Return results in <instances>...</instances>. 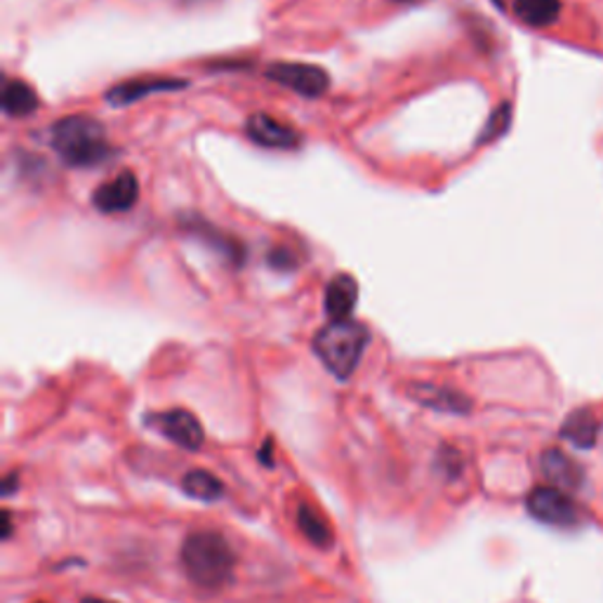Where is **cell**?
Returning <instances> with one entry per match:
<instances>
[{
  "label": "cell",
  "instance_id": "obj_26",
  "mask_svg": "<svg viewBox=\"0 0 603 603\" xmlns=\"http://www.w3.org/2000/svg\"><path fill=\"white\" fill-rule=\"evenodd\" d=\"M401 3H413V0H401Z\"/></svg>",
  "mask_w": 603,
  "mask_h": 603
},
{
  "label": "cell",
  "instance_id": "obj_20",
  "mask_svg": "<svg viewBox=\"0 0 603 603\" xmlns=\"http://www.w3.org/2000/svg\"><path fill=\"white\" fill-rule=\"evenodd\" d=\"M269 265L279 271H291L297 267V257L285 248H273L269 253Z\"/></svg>",
  "mask_w": 603,
  "mask_h": 603
},
{
  "label": "cell",
  "instance_id": "obj_13",
  "mask_svg": "<svg viewBox=\"0 0 603 603\" xmlns=\"http://www.w3.org/2000/svg\"><path fill=\"white\" fill-rule=\"evenodd\" d=\"M410 396L422 406L441 410V413H470L472 401L462 392H456L450 387H438V385H413Z\"/></svg>",
  "mask_w": 603,
  "mask_h": 603
},
{
  "label": "cell",
  "instance_id": "obj_24",
  "mask_svg": "<svg viewBox=\"0 0 603 603\" xmlns=\"http://www.w3.org/2000/svg\"><path fill=\"white\" fill-rule=\"evenodd\" d=\"M84 603H116V601H106V599H92V596H86Z\"/></svg>",
  "mask_w": 603,
  "mask_h": 603
},
{
  "label": "cell",
  "instance_id": "obj_12",
  "mask_svg": "<svg viewBox=\"0 0 603 603\" xmlns=\"http://www.w3.org/2000/svg\"><path fill=\"white\" fill-rule=\"evenodd\" d=\"M184 227H187V231H189L191 236H196L205 245H210V248L217 255H222L227 262H231V265H241L243 262V245L236 239L227 236L224 231L215 229L213 224H205L203 219H196V217L184 219Z\"/></svg>",
  "mask_w": 603,
  "mask_h": 603
},
{
  "label": "cell",
  "instance_id": "obj_14",
  "mask_svg": "<svg viewBox=\"0 0 603 603\" xmlns=\"http://www.w3.org/2000/svg\"><path fill=\"white\" fill-rule=\"evenodd\" d=\"M297 528L302 536H305L313 547H319V550H331L335 542L331 524H328V521L309 504H299Z\"/></svg>",
  "mask_w": 603,
  "mask_h": 603
},
{
  "label": "cell",
  "instance_id": "obj_3",
  "mask_svg": "<svg viewBox=\"0 0 603 603\" xmlns=\"http://www.w3.org/2000/svg\"><path fill=\"white\" fill-rule=\"evenodd\" d=\"M370 342L368 328L354 319L331 321L323 325L313 337V351H317L323 365L339 380H349L359 368L363 351Z\"/></svg>",
  "mask_w": 603,
  "mask_h": 603
},
{
  "label": "cell",
  "instance_id": "obj_6",
  "mask_svg": "<svg viewBox=\"0 0 603 603\" xmlns=\"http://www.w3.org/2000/svg\"><path fill=\"white\" fill-rule=\"evenodd\" d=\"M146 424L184 450H198L205 441L203 424L198 422V418L182 408L166 410V413H151L146 418Z\"/></svg>",
  "mask_w": 603,
  "mask_h": 603
},
{
  "label": "cell",
  "instance_id": "obj_7",
  "mask_svg": "<svg viewBox=\"0 0 603 603\" xmlns=\"http://www.w3.org/2000/svg\"><path fill=\"white\" fill-rule=\"evenodd\" d=\"M137 198H140V180H137L134 172L123 170L118 172L114 180L104 182L102 187L94 189L92 203L94 208L104 215H120L134 208Z\"/></svg>",
  "mask_w": 603,
  "mask_h": 603
},
{
  "label": "cell",
  "instance_id": "obj_10",
  "mask_svg": "<svg viewBox=\"0 0 603 603\" xmlns=\"http://www.w3.org/2000/svg\"><path fill=\"white\" fill-rule=\"evenodd\" d=\"M540 467L547 482H552L554 488L559 490H578L585 482L582 467L570 456H566L564 450H556V448L544 450Z\"/></svg>",
  "mask_w": 603,
  "mask_h": 603
},
{
  "label": "cell",
  "instance_id": "obj_23",
  "mask_svg": "<svg viewBox=\"0 0 603 603\" xmlns=\"http://www.w3.org/2000/svg\"><path fill=\"white\" fill-rule=\"evenodd\" d=\"M12 533V524H10V512H3V538L8 540Z\"/></svg>",
  "mask_w": 603,
  "mask_h": 603
},
{
  "label": "cell",
  "instance_id": "obj_17",
  "mask_svg": "<svg viewBox=\"0 0 603 603\" xmlns=\"http://www.w3.org/2000/svg\"><path fill=\"white\" fill-rule=\"evenodd\" d=\"M599 434V422L596 418L589 413V410H575L570 418L561 427V436L570 441L575 448H592L596 444Z\"/></svg>",
  "mask_w": 603,
  "mask_h": 603
},
{
  "label": "cell",
  "instance_id": "obj_2",
  "mask_svg": "<svg viewBox=\"0 0 603 603\" xmlns=\"http://www.w3.org/2000/svg\"><path fill=\"white\" fill-rule=\"evenodd\" d=\"M50 142L57 156L72 168L102 166L114 154L102 123L84 114L66 116L54 123Z\"/></svg>",
  "mask_w": 603,
  "mask_h": 603
},
{
  "label": "cell",
  "instance_id": "obj_16",
  "mask_svg": "<svg viewBox=\"0 0 603 603\" xmlns=\"http://www.w3.org/2000/svg\"><path fill=\"white\" fill-rule=\"evenodd\" d=\"M514 15L536 29L552 26L561 15V0H514Z\"/></svg>",
  "mask_w": 603,
  "mask_h": 603
},
{
  "label": "cell",
  "instance_id": "obj_19",
  "mask_svg": "<svg viewBox=\"0 0 603 603\" xmlns=\"http://www.w3.org/2000/svg\"><path fill=\"white\" fill-rule=\"evenodd\" d=\"M510 123H512V104L510 102H502L496 108V112H492V116L488 118L482 137H478V142L488 144L492 140H498V137H502L506 130H510Z\"/></svg>",
  "mask_w": 603,
  "mask_h": 603
},
{
  "label": "cell",
  "instance_id": "obj_22",
  "mask_svg": "<svg viewBox=\"0 0 603 603\" xmlns=\"http://www.w3.org/2000/svg\"><path fill=\"white\" fill-rule=\"evenodd\" d=\"M15 486H17V474H8L5 482H3L5 496H12V492H15Z\"/></svg>",
  "mask_w": 603,
  "mask_h": 603
},
{
  "label": "cell",
  "instance_id": "obj_15",
  "mask_svg": "<svg viewBox=\"0 0 603 603\" xmlns=\"http://www.w3.org/2000/svg\"><path fill=\"white\" fill-rule=\"evenodd\" d=\"M38 106V94L29 84H24V80H8L3 88V112L10 118L31 116Z\"/></svg>",
  "mask_w": 603,
  "mask_h": 603
},
{
  "label": "cell",
  "instance_id": "obj_18",
  "mask_svg": "<svg viewBox=\"0 0 603 603\" xmlns=\"http://www.w3.org/2000/svg\"><path fill=\"white\" fill-rule=\"evenodd\" d=\"M182 490L189 498L201 500V502H213L224 496V486L219 478L205 470H194L187 472L182 478Z\"/></svg>",
  "mask_w": 603,
  "mask_h": 603
},
{
  "label": "cell",
  "instance_id": "obj_1",
  "mask_svg": "<svg viewBox=\"0 0 603 603\" xmlns=\"http://www.w3.org/2000/svg\"><path fill=\"white\" fill-rule=\"evenodd\" d=\"M182 568L196 587L215 592L234 578L236 554L219 533L196 530L182 544Z\"/></svg>",
  "mask_w": 603,
  "mask_h": 603
},
{
  "label": "cell",
  "instance_id": "obj_11",
  "mask_svg": "<svg viewBox=\"0 0 603 603\" xmlns=\"http://www.w3.org/2000/svg\"><path fill=\"white\" fill-rule=\"evenodd\" d=\"M356 299H359V283L349 273H337L325 287V313L331 321L351 319Z\"/></svg>",
  "mask_w": 603,
  "mask_h": 603
},
{
  "label": "cell",
  "instance_id": "obj_21",
  "mask_svg": "<svg viewBox=\"0 0 603 603\" xmlns=\"http://www.w3.org/2000/svg\"><path fill=\"white\" fill-rule=\"evenodd\" d=\"M271 446H273V441H271V438H267L265 446L259 448V460H262L267 467H271V464H273V460H271Z\"/></svg>",
  "mask_w": 603,
  "mask_h": 603
},
{
  "label": "cell",
  "instance_id": "obj_25",
  "mask_svg": "<svg viewBox=\"0 0 603 603\" xmlns=\"http://www.w3.org/2000/svg\"><path fill=\"white\" fill-rule=\"evenodd\" d=\"M496 5H500V8H502V0H496Z\"/></svg>",
  "mask_w": 603,
  "mask_h": 603
},
{
  "label": "cell",
  "instance_id": "obj_9",
  "mask_svg": "<svg viewBox=\"0 0 603 603\" xmlns=\"http://www.w3.org/2000/svg\"><path fill=\"white\" fill-rule=\"evenodd\" d=\"M245 132L257 146L267 149H297L302 144V137L295 128L269 114H253L245 123Z\"/></svg>",
  "mask_w": 603,
  "mask_h": 603
},
{
  "label": "cell",
  "instance_id": "obj_5",
  "mask_svg": "<svg viewBox=\"0 0 603 603\" xmlns=\"http://www.w3.org/2000/svg\"><path fill=\"white\" fill-rule=\"evenodd\" d=\"M267 78L287 90H293L302 98H321L331 86L328 76L317 64H297V62H273L267 66Z\"/></svg>",
  "mask_w": 603,
  "mask_h": 603
},
{
  "label": "cell",
  "instance_id": "obj_4",
  "mask_svg": "<svg viewBox=\"0 0 603 603\" xmlns=\"http://www.w3.org/2000/svg\"><path fill=\"white\" fill-rule=\"evenodd\" d=\"M526 506L533 518H538V521H542V524L556 526V528H573V526H578L582 518L580 506L559 488L530 490V496L526 498Z\"/></svg>",
  "mask_w": 603,
  "mask_h": 603
},
{
  "label": "cell",
  "instance_id": "obj_8",
  "mask_svg": "<svg viewBox=\"0 0 603 603\" xmlns=\"http://www.w3.org/2000/svg\"><path fill=\"white\" fill-rule=\"evenodd\" d=\"M189 84L182 78H166V76H146V78H132L126 84H118L106 92V102L112 106H128L140 102L149 94L156 92H170V90H184Z\"/></svg>",
  "mask_w": 603,
  "mask_h": 603
}]
</instances>
